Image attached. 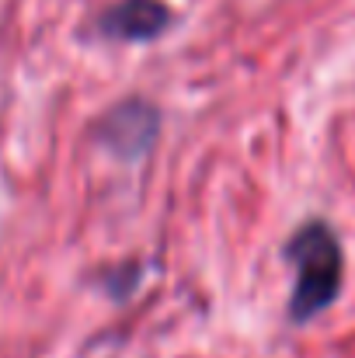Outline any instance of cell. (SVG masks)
Segmentation results:
<instances>
[{"instance_id": "3", "label": "cell", "mask_w": 355, "mask_h": 358, "mask_svg": "<svg viewBox=\"0 0 355 358\" xmlns=\"http://www.w3.org/2000/svg\"><path fill=\"white\" fill-rule=\"evenodd\" d=\"M153 125H157V115L146 105L132 101V105H122L118 112H112V119L105 122V136L118 153L136 157L153 139Z\"/></svg>"}, {"instance_id": "2", "label": "cell", "mask_w": 355, "mask_h": 358, "mask_svg": "<svg viewBox=\"0 0 355 358\" xmlns=\"http://www.w3.org/2000/svg\"><path fill=\"white\" fill-rule=\"evenodd\" d=\"M171 21V10L160 0H122L102 17V31L125 42H150Z\"/></svg>"}, {"instance_id": "1", "label": "cell", "mask_w": 355, "mask_h": 358, "mask_svg": "<svg viewBox=\"0 0 355 358\" xmlns=\"http://www.w3.org/2000/svg\"><path fill=\"white\" fill-rule=\"evenodd\" d=\"M289 257L296 264L289 317L303 324L335 303L342 285V247L328 223H307L289 240Z\"/></svg>"}]
</instances>
